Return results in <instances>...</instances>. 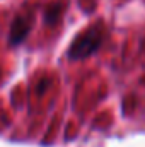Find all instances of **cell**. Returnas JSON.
Listing matches in <instances>:
<instances>
[{
  "mask_svg": "<svg viewBox=\"0 0 145 147\" xmlns=\"http://www.w3.org/2000/svg\"><path fill=\"white\" fill-rule=\"evenodd\" d=\"M103 41H104V28L101 22H97L73 39L67 55L70 60H85L101 48Z\"/></svg>",
  "mask_w": 145,
  "mask_h": 147,
  "instance_id": "1",
  "label": "cell"
},
{
  "mask_svg": "<svg viewBox=\"0 0 145 147\" xmlns=\"http://www.w3.org/2000/svg\"><path fill=\"white\" fill-rule=\"evenodd\" d=\"M62 12H63V5H62V3H51V5L46 7V10H44V21H46L48 24H53V22H56V21L60 19Z\"/></svg>",
  "mask_w": 145,
  "mask_h": 147,
  "instance_id": "3",
  "label": "cell"
},
{
  "mask_svg": "<svg viewBox=\"0 0 145 147\" xmlns=\"http://www.w3.org/2000/svg\"><path fill=\"white\" fill-rule=\"evenodd\" d=\"M33 26H34V12H33L31 9L21 10V12L14 17V21H12V24H10L9 45H10V46L21 45V43L28 38V34L31 33Z\"/></svg>",
  "mask_w": 145,
  "mask_h": 147,
  "instance_id": "2",
  "label": "cell"
}]
</instances>
